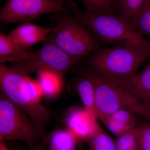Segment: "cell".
Returning a JSON list of instances; mask_svg holds the SVG:
<instances>
[{"mask_svg": "<svg viewBox=\"0 0 150 150\" xmlns=\"http://www.w3.org/2000/svg\"><path fill=\"white\" fill-rule=\"evenodd\" d=\"M150 59V47L128 45L103 47L86 56L83 62L91 71L103 77L123 79L136 74Z\"/></svg>", "mask_w": 150, "mask_h": 150, "instance_id": "cell-1", "label": "cell"}, {"mask_svg": "<svg viewBox=\"0 0 150 150\" xmlns=\"http://www.w3.org/2000/svg\"><path fill=\"white\" fill-rule=\"evenodd\" d=\"M75 11L54 13L57 23L44 43H53L70 56L83 59L103 47Z\"/></svg>", "mask_w": 150, "mask_h": 150, "instance_id": "cell-2", "label": "cell"}, {"mask_svg": "<svg viewBox=\"0 0 150 150\" xmlns=\"http://www.w3.org/2000/svg\"><path fill=\"white\" fill-rule=\"evenodd\" d=\"M82 74L93 83L97 118L102 121L113 112L126 109L150 121V109L118 84L91 71Z\"/></svg>", "mask_w": 150, "mask_h": 150, "instance_id": "cell-3", "label": "cell"}, {"mask_svg": "<svg viewBox=\"0 0 150 150\" xmlns=\"http://www.w3.org/2000/svg\"><path fill=\"white\" fill-rule=\"evenodd\" d=\"M25 76L13 66L1 64V92L28 115L43 136L52 112L42 103L33 102L28 91Z\"/></svg>", "mask_w": 150, "mask_h": 150, "instance_id": "cell-4", "label": "cell"}, {"mask_svg": "<svg viewBox=\"0 0 150 150\" xmlns=\"http://www.w3.org/2000/svg\"><path fill=\"white\" fill-rule=\"evenodd\" d=\"M74 13L87 25L101 44L150 47V40L138 34L119 16L89 13L78 8Z\"/></svg>", "mask_w": 150, "mask_h": 150, "instance_id": "cell-5", "label": "cell"}, {"mask_svg": "<svg viewBox=\"0 0 150 150\" xmlns=\"http://www.w3.org/2000/svg\"><path fill=\"white\" fill-rule=\"evenodd\" d=\"M28 115L1 92L0 94V141L19 140L33 150L42 137Z\"/></svg>", "mask_w": 150, "mask_h": 150, "instance_id": "cell-6", "label": "cell"}, {"mask_svg": "<svg viewBox=\"0 0 150 150\" xmlns=\"http://www.w3.org/2000/svg\"><path fill=\"white\" fill-rule=\"evenodd\" d=\"M77 9V4L72 0H6L0 21L7 24L25 23L43 15Z\"/></svg>", "mask_w": 150, "mask_h": 150, "instance_id": "cell-7", "label": "cell"}, {"mask_svg": "<svg viewBox=\"0 0 150 150\" xmlns=\"http://www.w3.org/2000/svg\"><path fill=\"white\" fill-rule=\"evenodd\" d=\"M83 61L81 58L67 54L53 43L45 42L42 47L33 52L29 59L14 63L13 67L27 76L40 71H48L57 73L64 78L70 69Z\"/></svg>", "mask_w": 150, "mask_h": 150, "instance_id": "cell-8", "label": "cell"}, {"mask_svg": "<svg viewBox=\"0 0 150 150\" xmlns=\"http://www.w3.org/2000/svg\"><path fill=\"white\" fill-rule=\"evenodd\" d=\"M97 119L86 108H71L65 117V123L68 130L79 140L87 142L93 137L99 129Z\"/></svg>", "mask_w": 150, "mask_h": 150, "instance_id": "cell-9", "label": "cell"}, {"mask_svg": "<svg viewBox=\"0 0 150 150\" xmlns=\"http://www.w3.org/2000/svg\"><path fill=\"white\" fill-rule=\"evenodd\" d=\"M105 78L123 88L150 109V62L142 71L128 79Z\"/></svg>", "mask_w": 150, "mask_h": 150, "instance_id": "cell-10", "label": "cell"}, {"mask_svg": "<svg viewBox=\"0 0 150 150\" xmlns=\"http://www.w3.org/2000/svg\"><path fill=\"white\" fill-rule=\"evenodd\" d=\"M53 30L30 22L25 23L12 30L7 35L12 41L25 48L40 42H45Z\"/></svg>", "mask_w": 150, "mask_h": 150, "instance_id": "cell-11", "label": "cell"}, {"mask_svg": "<svg viewBox=\"0 0 150 150\" xmlns=\"http://www.w3.org/2000/svg\"><path fill=\"white\" fill-rule=\"evenodd\" d=\"M101 121L116 137L137 127L135 113L126 109L113 112Z\"/></svg>", "mask_w": 150, "mask_h": 150, "instance_id": "cell-12", "label": "cell"}, {"mask_svg": "<svg viewBox=\"0 0 150 150\" xmlns=\"http://www.w3.org/2000/svg\"><path fill=\"white\" fill-rule=\"evenodd\" d=\"M33 52L30 48H25L11 40L7 35L0 33V62L19 63L31 57Z\"/></svg>", "mask_w": 150, "mask_h": 150, "instance_id": "cell-13", "label": "cell"}, {"mask_svg": "<svg viewBox=\"0 0 150 150\" xmlns=\"http://www.w3.org/2000/svg\"><path fill=\"white\" fill-rule=\"evenodd\" d=\"M36 74L43 96L48 98L57 96L62 90L64 78L51 71H41Z\"/></svg>", "mask_w": 150, "mask_h": 150, "instance_id": "cell-14", "label": "cell"}, {"mask_svg": "<svg viewBox=\"0 0 150 150\" xmlns=\"http://www.w3.org/2000/svg\"><path fill=\"white\" fill-rule=\"evenodd\" d=\"M147 0H115V7L119 16L134 30L140 11Z\"/></svg>", "mask_w": 150, "mask_h": 150, "instance_id": "cell-15", "label": "cell"}, {"mask_svg": "<svg viewBox=\"0 0 150 150\" xmlns=\"http://www.w3.org/2000/svg\"><path fill=\"white\" fill-rule=\"evenodd\" d=\"M76 89L84 108L98 119L96 110L95 92L91 80L82 75L76 83Z\"/></svg>", "mask_w": 150, "mask_h": 150, "instance_id": "cell-16", "label": "cell"}, {"mask_svg": "<svg viewBox=\"0 0 150 150\" xmlns=\"http://www.w3.org/2000/svg\"><path fill=\"white\" fill-rule=\"evenodd\" d=\"M79 139L67 129L57 130L50 135L51 150H75Z\"/></svg>", "mask_w": 150, "mask_h": 150, "instance_id": "cell-17", "label": "cell"}, {"mask_svg": "<svg viewBox=\"0 0 150 150\" xmlns=\"http://www.w3.org/2000/svg\"><path fill=\"white\" fill-rule=\"evenodd\" d=\"M85 12L89 13L118 16L115 0H81Z\"/></svg>", "mask_w": 150, "mask_h": 150, "instance_id": "cell-18", "label": "cell"}, {"mask_svg": "<svg viewBox=\"0 0 150 150\" xmlns=\"http://www.w3.org/2000/svg\"><path fill=\"white\" fill-rule=\"evenodd\" d=\"M87 142L89 150H117L115 140L100 126L96 133Z\"/></svg>", "mask_w": 150, "mask_h": 150, "instance_id": "cell-19", "label": "cell"}, {"mask_svg": "<svg viewBox=\"0 0 150 150\" xmlns=\"http://www.w3.org/2000/svg\"><path fill=\"white\" fill-rule=\"evenodd\" d=\"M134 30L142 37L150 40V0H147L139 13Z\"/></svg>", "mask_w": 150, "mask_h": 150, "instance_id": "cell-20", "label": "cell"}, {"mask_svg": "<svg viewBox=\"0 0 150 150\" xmlns=\"http://www.w3.org/2000/svg\"><path fill=\"white\" fill-rule=\"evenodd\" d=\"M117 150H140L137 127L116 137Z\"/></svg>", "mask_w": 150, "mask_h": 150, "instance_id": "cell-21", "label": "cell"}, {"mask_svg": "<svg viewBox=\"0 0 150 150\" xmlns=\"http://www.w3.org/2000/svg\"><path fill=\"white\" fill-rule=\"evenodd\" d=\"M137 130L140 150H150V123H142Z\"/></svg>", "mask_w": 150, "mask_h": 150, "instance_id": "cell-22", "label": "cell"}, {"mask_svg": "<svg viewBox=\"0 0 150 150\" xmlns=\"http://www.w3.org/2000/svg\"><path fill=\"white\" fill-rule=\"evenodd\" d=\"M25 81L28 91L33 102L36 103H41L40 100L43 96L38 82L30 78L27 75L25 76Z\"/></svg>", "mask_w": 150, "mask_h": 150, "instance_id": "cell-23", "label": "cell"}, {"mask_svg": "<svg viewBox=\"0 0 150 150\" xmlns=\"http://www.w3.org/2000/svg\"><path fill=\"white\" fill-rule=\"evenodd\" d=\"M0 150H9L3 142H1L0 144ZM33 150H44L43 148L40 146H38Z\"/></svg>", "mask_w": 150, "mask_h": 150, "instance_id": "cell-24", "label": "cell"}, {"mask_svg": "<svg viewBox=\"0 0 150 150\" xmlns=\"http://www.w3.org/2000/svg\"></svg>", "mask_w": 150, "mask_h": 150, "instance_id": "cell-25", "label": "cell"}]
</instances>
